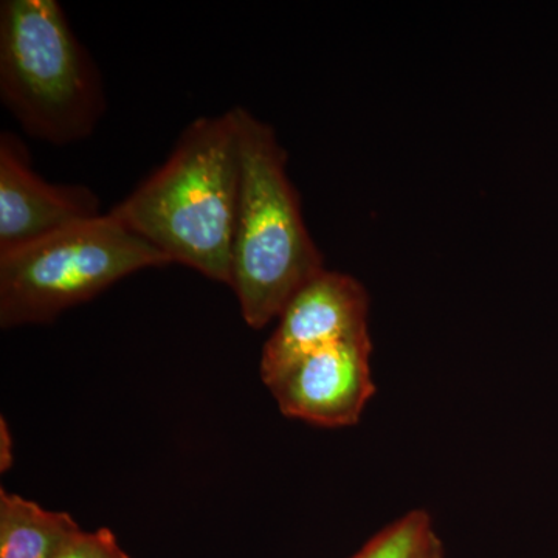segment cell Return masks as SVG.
Here are the masks:
<instances>
[{"mask_svg": "<svg viewBox=\"0 0 558 558\" xmlns=\"http://www.w3.org/2000/svg\"><path fill=\"white\" fill-rule=\"evenodd\" d=\"M0 100L22 130L50 145L97 130L105 83L58 0L0 3Z\"/></svg>", "mask_w": 558, "mask_h": 558, "instance_id": "obj_3", "label": "cell"}, {"mask_svg": "<svg viewBox=\"0 0 558 558\" xmlns=\"http://www.w3.org/2000/svg\"><path fill=\"white\" fill-rule=\"evenodd\" d=\"M439 543L432 515L416 509L381 529L352 558H428Z\"/></svg>", "mask_w": 558, "mask_h": 558, "instance_id": "obj_9", "label": "cell"}, {"mask_svg": "<svg viewBox=\"0 0 558 558\" xmlns=\"http://www.w3.org/2000/svg\"><path fill=\"white\" fill-rule=\"evenodd\" d=\"M54 558H131L126 550L121 548L116 535L108 527L97 531H83L80 529L73 537L68 539Z\"/></svg>", "mask_w": 558, "mask_h": 558, "instance_id": "obj_10", "label": "cell"}, {"mask_svg": "<svg viewBox=\"0 0 558 558\" xmlns=\"http://www.w3.org/2000/svg\"><path fill=\"white\" fill-rule=\"evenodd\" d=\"M80 529L69 513L0 490V558H54Z\"/></svg>", "mask_w": 558, "mask_h": 558, "instance_id": "obj_8", "label": "cell"}, {"mask_svg": "<svg viewBox=\"0 0 558 558\" xmlns=\"http://www.w3.org/2000/svg\"><path fill=\"white\" fill-rule=\"evenodd\" d=\"M369 295L351 275L325 269L289 301L264 344L267 388L315 352L369 332Z\"/></svg>", "mask_w": 558, "mask_h": 558, "instance_id": "obj_5", "label": "cell"}, {"mask_svg": "<svg viewBox=\"0 0 558 558\" xmlns=\"http://www.w3.org/2000/svg\"><path fill=\"white\" fill-rule=\"evenodd\" d=\"M170 264L109 213L73 223L0 253V326L53 322L135 271Z\"/></svg>", "mask_w": 558, "mask_h": 558, "instance_id": "obj_4", "label": "cell"}, {"mask_svg": "<svg viewBox=\"0 0 558 558\" xmlns=\"http://www.w3.org/2000/svg\"><path fill=\"white\" fill-rule=\"evenodd\" d=\"M369 332L315 352L269 389L284 416L319 427H351L376 392Z\"/></svg>", "mask_w": 558, "mask_h": 558, "instance_id": "obj_6", "label": "cell"}, {"mask_svg": "<svg viewBox=\"0 0 558 558\" xmlns=\"http://www.w3.org/2000/svg\"><path fill=\"white\" fill-rule=\"evenodd\" d=\"M101 215L95 191L47 182L33 170L24 142L10 131L0 134V253Z\"/></svg>", "mask_w": 558, "mask_h": 558, "instance_id": "obj_7", "label": "cell"}, {"mask_svg": "<svg viewBox=\"0 0 558 558\" xmlns=\"http://www.w3.org/2000/svg\"><path fill=\"white\" fill-rule=\"evenodd\" d=\"M240 189L233 108L190 123L168 159L108 213L171 264L229 286Z\"/></svg>", "mask_w": 558, "mask_h": 558, "instance_id": "obj_1", "label": "cell"}, {"mask_svg": "<svg viewBox=\"0 0 558 558\" xmlns=\"http://www.w3.org/2000/svg\"><path fill=\"white\" fill-rule=\"evenodd\" d=\"M236 113L241 189L229 288L244 322L259 330L325 270V259L304 222L277 132L247 109L236 108Z\"/></svg>", "mask_w": 558, "mask_h": 558, "instance_id": "obj_2", "label": "cell"}, {"mask_svg": "<svg viewBox=\"0 0 558 558\" xmlns=\"http://www.w3.org/2000/svg\"><path fill=\"white\" fill-rule=\"evenodd\" d=\"M428 558H446V556H444L442 542H440L439 545L436 546L435 550H433L432 553V556H429Z\"/></svg>", "mask_w": 558, "mask_h": 558, "instance_id": "obj_12", "label": "cell"}, {"mask_svg": "<svg viewBox=\"0 0 558 558\" xmlns=\"http://www.w3.org/2000/svg\"><path fill=\"white\" fill-rule=\"evenodd\" d=\"M13 461V451H11V438L9 425L5 418H0V470L7 472Z\"/></svg>", "mask_w": 558, "mask_h": 558, "instance_id": "obj_11", "label": "cell"}]
</instances>
